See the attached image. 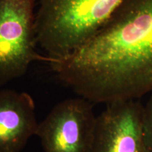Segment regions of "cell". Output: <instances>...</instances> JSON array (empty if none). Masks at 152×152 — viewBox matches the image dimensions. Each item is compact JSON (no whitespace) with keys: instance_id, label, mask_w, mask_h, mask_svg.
I'll return each mask as SVG.
<instances>
[{"instance_id":"6da1fadb","label":"cell","mask_w":152,"mask_h":152,"mask_svg":"<svg viewBox=\"0 0 152 152\" xmlns=\"http://www.w3.org/2000/svg\"><path fill=\"white\" fill-rule=\"evenodd\" d=\"M60 80L93 104L152 92V0H123L80 47L49 63Z\"/></svg>"},{"instance_id":"7a4b0ae2","label":"cell","mask_w":152,"mask_h":152,"mask_svg":"<svg viewBox=\"0 0 152 152\" xmlns=\"http://www.w3.org/2000/svg\"><path fill=\"white\" fill-rule=\"evenodd\" d=\"M123 0H38L37 45L50 59H60L94 35Z\"/></svg>"},{"instance_id":"3957f363","label":"cell","mask_w":152,"mask_h":152,"mask_svg":"<svg viewBox=\"0 0 152 152\" xmlns=\"http://www.w3.org/2000/svg\"><path fill=\"white\" fill-rule=\"evenodd\" d=\"M37 0H0V87L27 73L36 61L49 62L36 51Z\"/></svg>"},{"instance_id":"277c9868","label":"cell","mask_w":152,"mask_h":152,"mask_svg":"<svg viewBox=\"0 0 152 152\" xmlns=\"http://www.w3.org/2000/svg\"><path fill=\"white\" fill-rule=\"evenodd\" d=\"M96 121L93 103L81 96L68 99L39 123L36 135L44 152H90Z\"/></svg>"},{"instance_id":"5b68a950","label":"cell","mask_w":152,"mask_h":152,"mask_svg":"<svg viewBox=\"0 0 152 152\" xmlns=\"http://www.w3.org/2000/svg\"><path fill=\"white\" fill-rule=\"evenodd\" d=\"M106 105L96 116L90 152H149L142 132L144 106L138 99Z\"/></svg>"},{"instance_id":"8992f818","label":"cell","mask_w":152,"mask_h":152,"mask_svg":"<svg viewBox=\"0 0 152 152\" xmlns=\"http://www.w3.org/2000/svg\"><path fill=\"white\" fill-rule=\"evenodd\" d=\"M39 123L33 97L27 92L0 90V152H21Z\"/></svg>"},{"instance_id":"52a82bcc","label":"cell","mask_w":152,"mask_h":152,"mask_svg":"<svg viewBox=\"0 0 152 152\" xmlns=\"http://www.w3.org/2000/svg\"><path fill=\"white\" fill-rule=\"evenodd\" d=\"M149 94V99L143 109L142 132L148 151L152 152V92Z\"/></svg>"}]
</instances>
